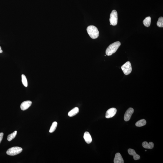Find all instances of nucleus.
I'll return each mask as SVG.
<instances>
[{
  "label": "nucleus",
  "instance_id": "nucleus-15",
  "mask_svg": "<svg viewBox=\"0 0 163 163\" xmlns=\"http://www.w3.org/2000/svg\"><path fill=\"white\" fill-rule=\"evenodd\" d=\"M147 123L146 120L144 119H142L136 123V126L138 127H141L144 126Z\"/></svg>",
  "mask_w": 163,
  "mask_h": 163
},
{
  "label": "nucleus",
  "instance_id": "nucleus-14",
  "mask_svg": "<svg viewBox=\"0 0 163 163\" xmlns=\"http://www.w3.org/2000/svg\"><path fill=\"white\" fill-rule=\"evenodd\" d=\"M151 18L150 16L147 17L145 18L143 21V23L145 26L148 27L151 25Z\"/></svg>",
  "mask_w": 163,
  "mask_h": 163
},
{
  "label": "nucleus",
  "instance_id": "nucleus-22",
  "mask_svg": "<svg viewBox=\"0 0 163 163\" xmlns=\"http://www.w3.org/2000/svg\"><path fill=\"white\" fill-rule=\"evenodd\" d=\"M110 25H111V24H110Z\"/></svg>",
  "mask_w": 163,
  "mask_h": 163
},
{
  "label": "nucleus",
  "instance_id": "nucleus-8",
  "mask_svg": "<svg viewBox=\"0 0 163 163\" xmlns=\"http://www.w3.org/2000/svg\"><path fill=\"white\" fill-rule=\"evenodd\" d=\"M32 102L30 101H26L23 102L20 105V108L23 111L28 109L31 105Z\"/></svg>",
  "mask_w": 163,
  "mask_h": 163
},
{
  "label": "nucleus",
  "instance_id": "nucleus-18",
  "mask_svg": "<svg viewBox=\"0 0 163 163\" xmlns=\"http://www.w3.org/2000/svg\"><path fill=\"white\" fill-rule=\"evenodd\" d=\"M22 81L23 85L25 87H27L28 86V82L26 77L24 74L22 75Z\"/></svg>",
  "mask_w": 163,
  "mask_h": 163
},
{
  "label": "nucleus",
  "instance_id": "nucleus-23",
  "mask_svg": "<svg viewBox=\"0 0 163 163\" xmlns=\"http://www.w3.org/2000/svg\"><path fill=\"white\" fill-rule=\"evenodd\" d=\"M145 151H146V150H145Z\"/></svg>",
  "mask_w": 163,
  "mask_h": 163
},
{
  "label": "nucleus",
  "instance_id": "nucleus-10",
  "mask_svg": "<svg viewBox=\"0 0 163 163\" xmlns=\"http://www.w3.org/2000/svg\"><path fill=\"white\" fill-rule=\"evenodd\" d=\"M128 152L129 155L133 156L134 160H139L140 159V156L136 153L134 149H129L128 150Z\"/></svg>",
  "mask_w": 163,
  "mask_h": 163
},
{
  "label": "nucleus",
  "instance_id": "nucleus-7",
  "mask_svg": "<svg viewBox=\"0 0 163 163\" xmlns=\"http://www.w3.org/2000/svg\"><path fill=\"white\" fill-rule=\"evenodd\" d=\"M117 110L115 108H111L109 109L106 112L105 117L107 118H110L116 115Z\"/></svg>",
  "mask_w": 163,
  "mask_h": 163
},
{
  "label": "nucleus",
  "instance_id": "nucleus-21",
  "mask_svg": "<svg viewBox=\"0 0 163 163\" xmlns=\"http://www.w3.org/2000/svg\"><path fill=\"white\" fill-rule=\"evenodd\" d=\"M2 50H1V47L0 46V53H2Z\"/></svg>",
  "mask_w": 163,
  "mask_h": 163
},
{
  "label": "nucleus",
  "instance_id": "nucleus-19",
  "mask_svg": "<svg viewBox=\"0 0 163 163\" xmlns=\"http://www.w3.org/2000/svg\"><path fill=\"white\" fill-rule=\"evenodd\" d=\"M157 25L158 26L160 27H163V18L161 17L159 18L158 21L157 22Z\"/></svg>",
  "mask_w": 163,
  "mask_h": 163
},
{
  "label": "nucleus",
  "instance_id": "nucleus-12",
  "mask_svg": "<svg viewBox=\"0 0 163 163\" xmlns=\"http://www.w3.org/2000/svg\"><path fill=\"white\" fill-rule=\"evenodd\" d=\"M142 145L145 148L151 149L153 148L154 144L152 142L148 143V142L145 141L142 143Z\"/></svg>",
  "mask_w": 163,
  "mask_h": 163
},
{
  "label": "nucleus",
  "instance_id": "nucleus-13",
  "mask_svg": "<svg viewBox=\"0 0 163 163\" xmlns=\"http://www.w3.org/2000/svg\"><path fill=\"white\" fill-rule=\"evenodd\" d=\"M79 112V109L77 107H75L72 109L68 113V116L69 117H72L76 115Z\"/></svg>",
  "mask_w": 163,
  "mask_h": 163
},
{
  "label": "nucleus",
  "instance_id": "nucleus-1",
  "mask_svg": "<svg viewBox=\"0 0 163 163\" xmlns=\"http://www.w3.org/2000/svg\"><path fill=\"white\" fill-rule=\"evenodd\" d=\"M121 45L119 41H117L111 44L108 47L106 50V55L110 56L115 53Z\"/></svg>",
  "mask_w": 163,
  "mask_h": 163
},
{
  "label": "nucleus",
  "instance_id": "nucleus-17",
  "mask_svg": "<svg viewBox=\"0 0 163 163\" xmlns=\"http://www.w3.org/2000/svg\"><path fill=\"white\" fill-rule=\"evenodd\" d=\"M58 123L56 121H55L53 123L51 126L50 127L49 132L50 133L53 132L56 129Z\"/></svg>",
  "mask_w": 163,
  "mask_h": 163
},
{
  "label": "nucleus",
  "instance_id": "nucleus-4",
  "mask_svg": "<svg viewBox=\"0 0 163 163\" xmlns=\"http://www.w3.org/2000/svg\"><path fill=\"white\" fill-rule=\"evenodd\" d=\"M110 23L111 25L115 26L117 23V13L116 10H113L110 15L109 19Z\"/></svg>",
  "mask_w": 163,
  "mask_h": 163
},
{
  "label": "nucleus",
  "instance_id": "nucleus-20",
  "mask_svg": "<svg viewBox=\"0 0 163 163\" xmlns=\"http://www.w3.org/2000/svg\"><path fill=\"white\" fill-rule=\"evenodd\" d=\"M4 134L3 133H0V143L2 141V139H3Z\"/></svg>",
  "mask_w": 163,
  "mask_h": 163
},
{
  "label": "nucleus",
  "instance_id": "nucleus-3",
  "mask_svg": "<svg viewBox=\"0 0 163 163\" xmlns=\"http://www.w3.org/2000/svg\"><path fill=\"white\" fill-rule=\"evenodd\" d=\"M23 151V149L19 147H13L7 150L6 153L10 156H13L20 153Z\"/></svg>",
  "mask_w": 163,
  "mask_h": 163
},
{
  "label": "nucleus",
  "instance_id": "nucleus-5",
  "mask_svg": "<svg viewBox=\"0 0 163 163\" xmlns=\"http://www.w3.org/2000/svg\"><path fill=\"white\" fill-rule=\"evenodd\" d=\"M121 68L125 74L127 75L130 74L132 70L131 63L129 61L127 62L123 65Z\"/></svg>",
  "mask_w": 163,
  "mask_h": 163
},
{
  "label": "nucleus",
  "instance_id": "nucleus-6",
  "mask_svg": "<svg viewBox=\"0 0 163 163\" xmlns=\"http://www.w3.org/2000/svg\"><path fill=\"white\" fill-rule=\"evenodd\" d=\"M134 112V109L133 108H130L128 109L124 115V119L125 121H129Z\"/></svg>",
  "mask_w": 163,
  "mask_h": 163
},
{
  "label": "nucleus",
  "instance_id": "nucleus-16",
  "mask_svg": "<svg viewBox=\"0 0 163 163\" xmlns=\"http://www.w3.org/2000/svg\"><path fill=\"white\" fill-rule=\"evenodd\" d=\"M17 133V131H15L13 133H12V134H9L8 136L7 139L9 141H11L13 139L15 138V137H16Z\"/></svg>",
  "mask_w": 163,
  "mask_h": 163
},
{
  "label": "nucleus",
  "instance_id": "nucleus-9",
  "mask_svg": "<svg viewBox=\"0 0 163 163\" xmlns=\"http://www.w3.org/2000/svg\"><path fill=\"white\" fill-rule=\"evenodd\" d=\"M114 162V163H124L123 159L120 153H117L116 154Z\"/></svg>",
  "mask_w": 163,
  "mask_h": 163
},
{
  "label": "nucleus",
  "instance_id": "nucleus-2",
  "mask_svg": "<svg viewBox=\"0 0 163 163\" xmlns=\"http://www.w3.org/2000/svg\"><path fill=\"white\" fill-rule=\"evenodd\" d=\"M87 31L90 37L93 39L97 38L99 32L97 28L94 25H90L87 28Z\"/></svg>",
  "mask_w": 163,
  "mask_h": 163
},
{
  "label": "nucleus",
  "instance_id": "nucleus-11",
  "mask_svg": "<svg viewBox=\"0 0 163 163\" xmlns=\"http://www.w3.org/2000/svg\"><path fill=\"white\" fill-rule=\"evenodd\" d=\"M83 138L85 141L88 144H90L91 143L92 139L91 136L89 132H85L84 134Z\"/></svg>",
  "mask_w": 163,
  "mask_h": 163
}]
</instances>
